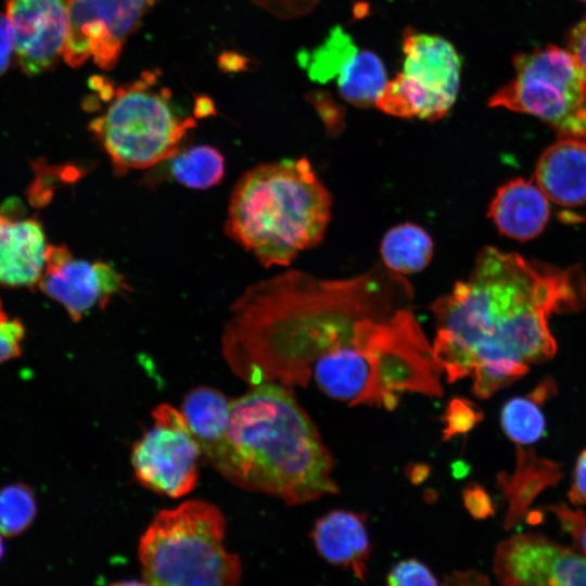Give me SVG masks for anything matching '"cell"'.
Segmentation results:
<instances>
[{"instance_id":"4316f807","label":"cell","mask_w":586,"mask_h":586,"mask_svg":"<svg viewBox=\"0 0 586 586\" xmlns=\"http://www.w3.org/2000/svg\"><path fill=\"white\" fill-rule=\"evenodd\" d=\"M482 417L481 410L472 402L466 398H453L443 416V438L447 441L455 435L467 433L481 421Z\"/></svg>"},{"instance_id":"9c48e42d","label":"cell","mask_w":586,"mask_h":586,"mask_svg":"<svg viewBox=\"0 0 586 586\" xmlns=\"http://www.w3.org/2000/svg\"><path fill=\"white\" fill-rule=\"evenodd\" d=\"M403 51V69L387 82L377 107L402 118L442 119L459 91L458 52L445 38L412 29L405 33Z\"/></svg>"},{"instance_id":"8d00e7d4","label":"cell","mask_w":586,"mask_h":586,"mask_svg":"<svg viewBox=\"0 0 586 586\" xmlns=\"http://www.w3.org/2000/svg\"><path fill=\"white\" fill-rule=\"evenodd\" d=\"M2 553H3V545H2L1 533H0V558L2 557Z\"/></svg>"},{"instance_id":"d6a6232c","label":"cell","mask_w":586,"mask_h":586,"mask_svg":"<svg viewBox=\"0 0 586 586\" xmlns=\"http://www.w3.org/2000/svg\"><path fill=\"white\" fill-rule=\"evenodd\" d=\"M14 50L12 25L8 15L0 13V76L8 69Z\"/></svg>"},{"instance_id":"52a82bcc","label":"cell","mask_w":586,"mask_h":586,"mask_svg":"<svg viewBox=\"0 0 586 586\" xmlns=\"http://www.w3.org/2000/svg\"><path fill=\"white\" fill-rule=\"evenodd\" d=\"M221 511L188 500L160 511L140 538L138 553L150 586H239L241 562L225 547Z\"/></svg>"},{"instance_id":"484cf974","label":"cell","mask_w":586,"mask_h":586,"mask_svg":"<svg viewBox=\"0 0 586 586\" xmlns=\"http://www.w3.org/2000/svg\"><path fill=\"white\" fill-rule=\"evenodd\" d=\"M36 512L35 495L27 485L15 483L0 488V533L2 535L11 537L27 530Z\"/></svg>"},{"instance_id":"5b68a950","label":"cell","mask_w":586,"mask_h":586,"mask_svg":"<svg viewBox=\"0 0 586 586\" xmlns=\"http://www.w3.org/2000/svg\"><path fill=\"white\" fill-rule=\"evenodd\" d=\"M432 345L411 309L375 322L359 345L319 360L310 382L348 406L393 410L404 394L430 395L437 383Z\"/></svg>"},{"instance_id":"8fae6325","label":"cell","mask_w":586,"mask_h":586,"mask_svg":"<svg viewBox=\"0 0 586 586\" xmlns=\"http://www.w3.org/2000/svg\"><path fill=\"white\" fill-rule=\"evenodd\" d=\"M158 0H67L63 58L72 67L92 61L112 69L143 15Z\"/></svg>"},{"instance_id":"d590c367","label":"cell","mask_w":586,"mask_h":586,"mask_svg":"<svg viewBox=\"0 0 586 586\" xmlns=\"http://www.w3.org/2000/svg\"><path fill=\"white\" fill-rule=\"evenodd\" d=\"M110 586H150L146 582H140V581H122L114 583Z\"/></svg>"},{"instance_id":"3957f363","label":"cell","mask_w":586,"mask_h":586,"mask_svg":"<svg viewBox=\"0 0 586 586\" xmlns=\"http://www.w3.org/2000/svg\"><path fill=\"white\" fill-rule=\"evenodd\" d=\"M233 485L302 505L339 493L333 458L291 387L263 383L232 400L228 436L208 462Z\"/></svg>"},{"instance_id":"6da1fadb","label":"cell","mask_w":586,"mask_h":586,"mask_svg":"<svg viewBox=\"0 0 586 586\" xmlns=\"http://www.w3.org/2000/svg\"><path fill=\"white\" fill-rule=\"evenodd\" d=\"M585 293L576 271L484 247L468 279L430 307L432 346L445 380L470 377L473 393L491 397L555 355L549 317L576 310Z\"/></svg>"},{"instance_id":"5bb4252c","label":"cell","mask_w":586,"mask_h":586,"mask_svg":"<svg viewBox=\"0 0 586 586\" xmlns=\"http://www.w3.org/2000/svg\"><path fill=\"white\" fill-rule=\"evenodd\" d=\"M15 54L27 75L50 69L63 55L67 36V0H8Z\"/></svg>"},{"instance_id":"836d02e7","label":"cell","mask_w":586,"mask_h":586,"mask_svg":"<svg viewBox=\"0 0 586 586\" xmlns=\"http://www.w3.org/2000/svg\"><path fill=\"white\" fill-rule=\"evenodd\" d=\"M568 48L578 62L586 77V17L571 29Z\"/></svg>"},{"instance_id":"603a6c76","label":"cell","mask_w":586,"mask_h":586,"mask_svg":"<svg viewBox=\"0 0 586 586\" xmlns=\"http://www.w3.org/2000/svg\"><path fill=\"white\" fill-rule=\"evenodd\" d=\"M175 181L190 189L205 190L218 184L225 175V158L214 146L201 144L180 149L163 162Z\"/></svg>"},{"instance_id":"d6986e66","label":"cell","mask_w":586,"mask_h":586,"mask_svg":"<svg viewBox=\"0 0 586 586\" xmlns=\"http://www.w3.org/2000/svg\"><path fill=\"white\" fill-rule=\"evenodd\" d=\"M232 400L209 386L190 391L181 405V413L199 443L202 458L208 463L225 443L231 423Z\"/></svg>"},{"instance_id":"ffe728a7","label":"cell","mask_w":586,"mask_h":586,"mask_svg":"<svg viewBox=\"0 0 586 586\" xmlns=\"http://www.w3.org/2000/svg\"><path fill=\"white\" fill-rule=\"evenodd\" d=\"M380 253L387 270L400 276L415 273L431 262L433 240L422 227L405 222L384 234Z\"/></svg>"},{"instance_id":"83f0119b","label":"cell","mask_w":586,"mask_h":586,"mask_svg":"<svg viewBox=\"0 0 586 586\" xmlns=\"http://www.w3.org/2000/svg\"><path fill=\"white\" fill-rule=\"evenodd\" d=\"M386 586H440L431 570L417 559L398 562L386 577Z\"/></svg>"},{"instance_id":"7c38bea8","label":"cell","mask_w":586,"mask_h":586,"mask_svg":"<svg viewBox=\"0 0 586 586\" xmlns=\"http://www.w3.org/2000/svg\"><path fill=\"white\" fill-rule=\"evenodd\" d=\"M494 570L504 586H586V557L540 534L502 540Z\"/></svg>"},{"instance_id":"4fadbf2b","label":"cell","mask_w":586,"mask_h":586,"mask_svg":"<svg viewBox=\"0 0 586 586\" xmlns=\"http://www.w3.org/2000/svg\"><path fill=\"white\" fill-rule=\"evenodd\" d=\"M40 290L79 321L94 307L103 308L127 285L109 263L75 259L65 245L49 244Z\"/></svg>"},{"instance_id":"f35d334b","label":"cell","mask_w":586,"mask_h":586,"mask_svg":"<svg viewBox=\"0 0 586 586\" xmlns=\"http://www.w3.org/2000/svg\"><path fill=\"white\" fill-rule=\"evenodd\" d=\"M585 286H586V278H585Z\"/></svg>"},{"instance_id":"f546056e","label":"cell","mask_w":586,"mask_h":586,"mask_svg":"<svg viewBox=\"0 0 586 586\" xmlns=\"http://www.w3.org/2000/svg\"><path fill=\"white\" fill-rule=\"evenodd\" d=\"M547 509L557 515L562 530L569 533L574 543L586 553V514L562 504L547 507Z\"/></svg>"},{"instance_id":"f1b7e54d","label":"cell","mask_w":586,"mask_h":586,"mask_svg":"<svg viewBox=\"0 0 586 586\" xmlns=\"http://www.w3.org/2000/svg\"><path fill=\"white\" fill-rule=\"evenodd\" d=\"M25 329L17 319H11L2 308L0 301V364L21 354Z\"/></svg>"},{"instance_id":"cb8c5ba5","label":"cell","mask_w":586,"mask_h":586,"mask_svg":"<svg viewBox=\"0 0 586 586\" xmlns=\"http://www.w3.org/2000/svg\"><path fill=\"white\" fill-rule=\"evenodd\" d=\"M553 391L555 384L548 380L526 397H515L506 403L501 410V426L512 442L527 445L542 437L545 420L539 407Z\"/></svg>"},{"instance_id":"d4e9b609","label":"cell","mask_w":586,"mask_h":586,"mask_svg":"<svg viewBox=\"0 0 586 586\" xmlns=\"http://www.w3.org/2000/svg\"><path fill=\"white\" fill-rule=\"evenodd\" d=\"M357 51L352 37L341 26H335L322 43L310 51L300 52L297 60L311 80L324 84L336 78Z\"/></svg>"},{"instance_id":"7402d4cb","label":"cell","mask_w":586,"mask_h":586,"mask_svg":"<svg viewBox=\"0 0 586 586\" xmlns=\"http://www.w3.org/2000/svg\"><path fill=\"white\" fill-rule=\"evenodd\" d=\"M387 82L381 59L371 51L359 49L336 77L340 94L345 101L358 107L375 104Z\"/></svg>"},{"instance_id":"277c9868","label":"cell","mask_w":586,"mask_h":586,"mask_svg":"<svg viewBox=\"0 0 586 586\" xmlns=\"http://www.w3.org/2000/svg\"><path fill=\"white\" fill-rule=\"evenodd\" d=\"M331 205L307 158L266 163L237 182L225 231L264 266H286L321 242Z\"/></svg>"},{"instance_id":"7a4b0ae2","label":"cell","mask_w":586,"mask_h":586,"mask_svg":"<svg viewBox=\"0 0 586 586\" xmlns=\"http://www.w3.org/2000/svg\"><path fill=\"white\" fill-rule=\"evenodd\" d=\"M412 295L387 269L335 280L286 271L246 288L231 305L222 356L250 386H306L319 360L356 344L365 320L410 307Z\"/></svg>"},{"instance_id":"2e32d148","label":"cell","mask_w":586,"mask_h":586,"mask_svg":"<svg viewBox=\"0 0 586 586\" xmlns=\"http://www.w3.org/2000/svg\"><path fill=\"white\" fill-rule=\"evenodd\" d=\"M366 515L348 510H332L316 520L310 538L317 552L329 563L347 568L362 582L371 544Z\"/></svg>"},{"instance_id":"74e56055","label":"cell","mask_w":586,"mask_h":586,"mask_svg":"<svg viewBox=\"0 0 586 586\" xmlns=\"http://www.w3.org/2000/svg\"><path fill=\"white\" fill-rule=\"evenodd\" d=\"M581 1H583V2H585V3H586V0H581Z\"/></svg>"},{"instance_id":"1f68e13d","label":"cell","mask_w":586,"mask_h":586,"mask_svg":"<svg viewBox=\"0 0 586 586\" xmlns=\"http://www.w3.org/2000/svg\"><path fill=\"white\" fill-rule=\"evenodd\" d=\"M569 499L573 505L586 506V449L577 458Z\"/></svg>"},{"instance_id":"9a60e30c","label":"cell","mask_w":586,"mask_h":586,"mask_svg":"<svg viewBox=\"0 0 586 586\" xmlns=\"http://www.w3.org/2000/svg\"><path fill=\"white\" fill-rule=\"evenodd\" d=\"M535 180L547 199L562 208L563 220L585 221L586 142L559 138L539 157Z\"/></svg>"},{"instance_id":"4dcf8cb0","label":"cell","mask_w":586,"mask_h":586,"mask_svg":"<svg viewBox=\"0 0 586 586\" xmlns=\"http://www.w3.org/2000/svg\"><path fill=\"white\" fill-rule=\"evenodd\" d=\"M463 500L470 513L477 519L486 518L493 513L491 498L479 485L468 486L463 492Z\"/></svg>"},{"instance_id":"ac0fdd59","label":"cell","mask_w":586,"mask_h":586,"mask_svg":"<svg viewBox=\"0 0 586 586\" xmlns=\"http://www.w3.org/2000/svg\"><path fill=\"white\" fill-rule=\"evenodd\" d=\"M550 209L548 199L533 181L515 178L501 186L488 215L500 233L526 241L545 228Z\"/></svg>"},{"instance_id":"44dd1931","label":"cell","mask_w":586,"mask_h":586,"mask_svg":"<svg viewBox=\"0 0 586 586\" xmlns=\"http://www.w3.org/2000/svg\"><path fill=\"white\" fill-rule=\"evenodd\" d=\"M515 472L509 479L500 477V485L509 499L506 527H511L524 515L534 497L559 477V469L550 461H542L522 454L518 455Z\"/></svg>"},{"instance_id":"e0dca14e","label":"cell","mask_w":586,"mask_h":586,"mask_svg":"<svg viewBox=\"0 0 586 586\" xmlns=\"http://www.w3.org/2000/svg\"><path fill=\"white\" fill-rule=\"evenodd\" d=\"M48 246L39 221L0 214V283L12 288L38 284Z\"/></svg>"},{"instance_id":"ba28073f","label":"cell","mask_w":586,"mask_h":586,"mask_svg":"<svg viewBox=\"0 0 586 586\" xmlns=\"http://www.w3.org/2000/svg\"><path fill=\"white\" fill-rule=\"evenodd\" d=\"M514 76L489 99V106L534 115L559 138L586 142V77L574 55L547 46L513 59Z\"/></svg>"},{"instance_id":"30bf717a","label":"cell","mask_w":586,"mask_h":586,"mask_svg":"<svg viewBox=\"0 0 586 586\" xmlns=\"http://www.w3.org/2000/svg\"><path fill=\"white\" fill-rule=\"evenodd\" d=\"M153 425L136 442L131 464L146 488L179 498L189 494L199 477L202 451L183 415L169 404L157 406Z\"/></svg>"},{"instance_id":"e575fe53","label":"cell","mask_w":586,"mask_h":586,"mask_svg":"<svg viewBox=\"0 0 586 586\" xmlns=\"http://www.w3.org/2000/svg\"><path fill=\"white\" fill-rule=\"evenodd\" d=\"M443 586H488V584L481 575L462 573L446 578Z\"/></svg>"},{"instance_id":"8992f818","label":"cell","mask_w":586,"mask_h":586,"mask_svg":"<svg viewBox=\"0 0 586 586\" xmlns=\"http://www.w3.org/2000/svg\"><path fill=\"white\" fill-rule=\"evenodd\" d=\"M104 111L89 124V131L109 155L115 171L145 169L174 156L196 125L179 112L168 88L158 86L154 72L113 87L101 77L91 80Z\"/></svg>"}]
</instances>
